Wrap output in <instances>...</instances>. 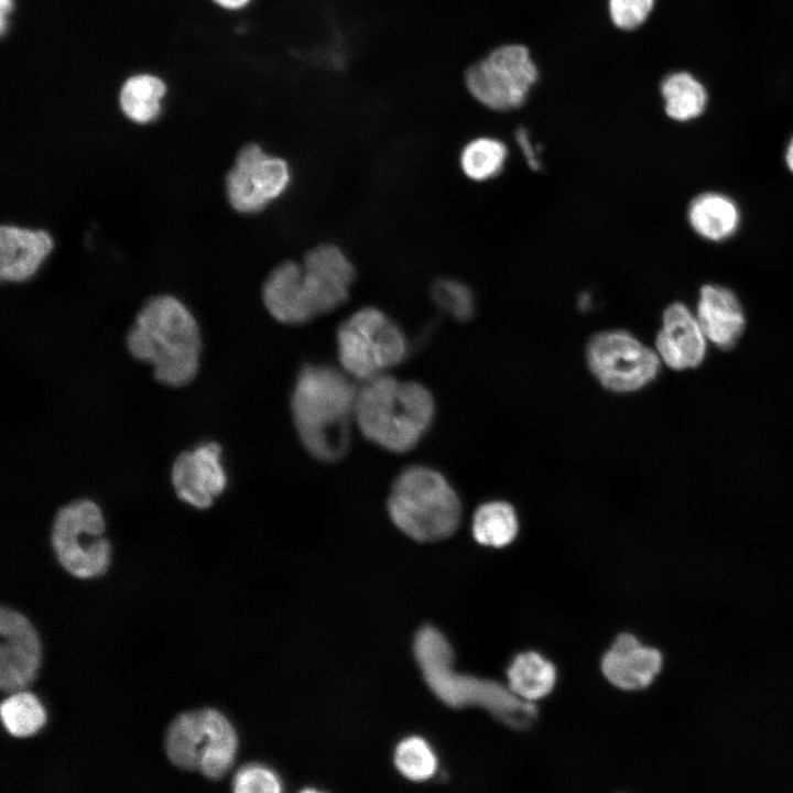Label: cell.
<instances>
[{"instance_id": "obj_1", "label": "cell", "mask_w": 793, "mask_h": 793, "mask_svg": "<svg viewBox=\"0 0 793 793\" xmlns=\"http://www.w3.org/2000/svg\"><path fill=\"white\" fill-rule=\"evenodd\" d=\"M129 354L151 365L154 379L171 388L189 384L199 369L203 340L192 311L172 294L150 297L126 335Z\"/></svg>"}, {"instance_id": "obj_2", "label": "cell", "mask_w": 793, "mask_h": 793, "mask_svg": "<svg viewBox=\"0 0 793 793\" xmlns=\"http://www.w3.org/2000/svg\"><path fill=\"white\" fill-rule=\"evenodd\" d=\"M358 389L351 377L333 367L306 365L296 378L291 411L305 449L316 459H340L350 444Z\"/></svg>"}, {"instance_id": "obj_3", "label": "cell", "mask_w": 793, "mask_h": 793, "mask_svg": "<svg viewBox=\"0 0 793 793\" xmlns=\"http://www.w3.org/2000/svg\"><path fill=\"white\" fill-rule=\"evenodd\" d=\"M434 414L433 395L423 384L383 373L358 389L354 422L371 443L405 453L422 439Z\"/></svg>"}, {"instance_id": "obj_4", "label": "cell", "mask_w": 793, "mask_h": 793, "mask_svg": "<svg viewBox=\"0 0 793 793\" xmlns=\"http://www.w3.org/2000/svg\"><path fill=\"white\" fill-rule=\"evenodd\" d=\"M414 654L431 691L454 708L478 706L512 728H525L536 717L530 702L490 680L460 674L453 669V650L434 627H423L414 640Z\"/></svg>"}, {"instance_id": "obj_5", "label": "cell", "mask_w": 793, "mask_h": 793, "mask_svg": "<svg viewBox=\"0 0 793 793\" xmlns=\"http://www.w3.org/2000/svg\"><path fill=\"white\" fill-rule=\"evenodd\" d=\"M388 513L404 534L419 542L450 536L461 517L459 498L437 470L411 466L395 478L388 498Z\"/></svg>"}, {"instance_id": "obj_6", "label": "cell", "mask_w": 793, "mask_h": 793, "mask_svg": "<svg viewBox=\"0 0 793 793\" xmlns=\"http://www.w3.org/2000/svg\"><path fill=\"white\" fill-rule=\"evenodd\" d=\"M541 77L529 45L506 42L469 63L463 84L469 97L484 108L507 113L522 108Z\"/></svg>"}, {"instance_id": "obj_7", "label": "cell", "mask_w": 793, "mask_h": 793, "mask_svg": "<svg viewBox=\"0 0 793 793\" xmlns=\"http://www.w3.org/2000/svg\"><path fill=\"white\" fill-rule=\"evenodd\" d=\"M237 748L235 728L214 708L178 715L171 723L165 737V752L174 765L198 771L211 780H218L228 772Z\"/></svg>"}, {"instance_id": "obj_8", "label": "cell", "mask_w": 793, "mask_h": 793, "mask_svg": "<svg viewBox=\"0 0 793 793\" xmlns=\"http://www.w3.org/2000/svg\"><path fill=\"white\" fill-rule=\"evenodd\" d=\"M337 351L345 372L367 381L401 363L409 351L402 329L382 311H356L337 329Z\"/></svg>"}, {"instance_id": "obj_9", "label": "cell", "mask_w": 793, "mask_h": 793, "mask_svg": "<svg viewBox=\"0 0 793 793\" xmlns=\"http://www.w3.org/2000/svg\"><path fill=\"white\" fill-rule=\"evenodd\" d=\"M105 530L102 510L90 499H76L58 509L50 539L62 567L78 578L102 575L111 556Z\"/></svg>"}, {"instance_id": "obj_10", "label": "cell", "mask_w": 793, "mask_h": 793, "mask_svg": "<svg viewBox=\"0 0 793 793\" xmlns=\"http://www.w3.org/2000/svg\"><path fill=\"white\" fill-rule=\"evenodd\" d=\"M585 357L600 384L618 393L647 387L658 377L662 365L654 348L621 328L593 334L586 344Z\"/></svg>"}, {"instance_id": "obj_11", "label": "cell", "mask_w": 793, "mask_h": 793, "mask_svg": "<svg viewBox=\"0 0 793 793\" xmlns=\"http://www.w3.org/2000/svg\"><path fill=\"white\" fill-rule=\"evenodd\" d=\"M290 181V167L283 159L267 153L257 143H248L239 150L226 176V196L236 211L254 214L279 198Z\"/></svg>"}, {"instance_id": "obj_12", "label": "cell", "mask_w": 793, "mask_h": 793, "mask_svg": "<svg viewBox=\"0 0 793 793\" xmlns=\"http://www.w3.org/2000/svg\"><path fill=\"white\" fill-rule=\"evenodd\" d=\"M221 452L217 442L208 441L175 457L171 466V484L181 501L205 510L224 492L228 478Z\"/></svg>"}, {"instance_id": "obj_13", "label": "cell", "mask_w": 793, "mask_h": 793, "mask_svg": "<svg viewBox=\"0 0 793 793\" xmlns=\"http://www.w3.org/2000/svg\"><path fill=\"white\" fill-rule=\"evenodd\" d=\"M0 637V688L7 694L25 689L41 663L39 636L23 615L2 607Z\"/></svg>"}, {"instance_id": "obj_14", "label": "cell", "mask_w": 793, "mask_h": 793, "mask_svg": "<svg viewBox=\"0 0 793 793\" xmlns=\"http://www.w3.org/2000/svg\"><path fill=\"white\" fill-rule=\"evenodd\" d=\"M708 345L695 311L686 303L674 301L664 307L653 347L662 363L676 371L695 369L704 362Z\"/></svg>"}, {"instance_id": "obj_15", "label": "cell", "mask_w": 793, "mask_h": 793, "mask_svg": "<svg viewBox=\"0 0 793 793\" xmlns=\"http://www.w3.org/2000/svg\"><path fill=\"white\" fill-rule=\"evenodd\" d=\"M305 285L315 313H327L341 305L349 293L355 269L336 246L312 249L302 263Z\"/></svg>"}, {"instance_id": "obj_16", "label": "cell", "mask_w": 793, "mask_h": 793, "mask_svg": "<svg viewBox=\"0 0 793 793\" xmlns=\"http://www.w3.org/2000/svg\"><path fill=\"white\" fill-rule=\"evenodd\" d=\"M695 314L709 344L720 350H730L742 336L747 318L738 295L717 283L700 286Z\"/></svg>"}, {"instance_id": "obj_17", "label": "cell", "mask_w": 793, "mask_h": 793, "mask_svg": "<svg viewBox=\"0 0 793 793\" xmlns=\"http://www.w3.org/2000/svg\"><path fill=\"white\" fill-rule=\"evenodd\" d=\"M54 247L44 229L2 225L0 228V278L19 283L31 279Z\"/></svg>"}, {"instance_id": "obj_18", "label": "cell", "mask_w": 793, "mask_h": 793, "mask_svg": "<svg viewBox=\"0 0 793 793\" xmlns=\"http://www.w3.org/2000/svg\"><path fill=\"white\" fill-rule=\"evenodd\" d=\"M262 296L271 316L283 324H303L317 315L305 285L303 267L296 262L278 265L267 278Z\"/></svg>"}, {"instance_id": "obj_19", "label": "cell", "mask_w": 793, "mask_h": 793, "mask_svg": "<svg viewBox=\"0 0 793 793\" xmlns=\"http://www.w3.org/2000/svg\"><path fill=\"white\" fill-rule=\"evenodd\" d=\"M662 666V656L643 647L636 637L620 634L605 654L601 669L606 678L622 689H639L651 684Z\"/></svg>"}, {"instance_id": "obj_20", "label": "cell", "mask_w": 793, "mask_h": 793, "mask_svg": "<svg viewBox=\"0 0 793 793\" xmlns=\"http://www.w3.org/2000/svg\"><path fill=\"white\" fill-rule=\"evenodd\" d=\"M686 219L689 228L705 241L720 243L740 229L742 215L738 203L728 194L706 191L688 203Z\"/></svg>"}, {"instance_id": "obj_21", "label": "cell", "mask_w": 793, "mask_h": 793, "mask_svg": "<svg viewBox=\"0 0 793 793\" xmlns=\"http://www.w3.org/2000/svg\"><path fill=\"white\" fill-rule=\"evenodd\" d=\"M510 156L508 144L491 134H480L468 140L459 152V167L475 183H487L499 177Z\"/></svg>"}, {"instance_id": "obj_22", "label": "cell", "mask_w": 793, "mask_h": 793, "mask_svg": "<svg viewBox=\"0 0 793 793\" xmlns=\"http://www.w3.org/2000/svg\"><path fill=\"white\" fill-rule=\"evenodd\" d=\"M664 112L673 121L687 122L699 117L706 107L704 86L687 72H675L661 83Z\"/></svg>"}, {"instance_id": "obj_23", "label": "cell", "mask_w": 793, "mask_h": 793, "mask_svg": "<svg viewBox=\"0 0 793 793\" xmlns=\"http://www.w3.org/2000/svg\"><path fill=\"white\" fill-rule=\"evenodd\" d=\"M509 689L525 702L546 696L555 683L553 664L535 652L519 654L508 670Z\"/></svg>"}, {"instance_id": "obj_24", "label": "cell", "mask_w": 793, "mask_h": 793, "mask_svg": "<svg viewBox=\"0 0 793 793\" xmlns=\"http://www.w3.org/2000/svg\"><path fill=\"white\" fill-rule=\"evenodd\" d=\"M166 86L162 79L150 74L134 75L123 84L119 102L122 112L135 123H149L161 111Z\"/></svg>"}, {"instance_id": "obj_25", "label": "cell", "mask_w": 793, "mask_h": 793, "mask_svg": "<svg viewBox=\"0 0 793 793\" xmlns=\"http://www.w3.org/2000/svg\"><path fill=\"white\" fill-rule=\"evenodd\" d=\"M519 531L518 515L506 501H489L477 508L471 521L474 539L481 545L503 547Z\"/></svg>"}, {"instance_id": "obj_26", "label": "cell", "mask_w": 793, "mask_h": 793, "mask_svg": "<svg viewBox=\"0 0 793 793\" xmlns=\"http://www.w3.org/2000/svg\"><path fill=\"white\" fill-rule=\"evenodd\" d=\"M1 720L14 737H30L45 724L46 714L39 698L25 689L10 693L0 705Z\"/></svg>"}, {"instance_id": "obj_27", "label": "cell", "mask_w": 793, "mask_h": 793, "mask_svg": "<svg viewBox=\"0 0 793 793\" xmlns=\"http://www.w3.org/2000/svg\"><path fill=\"white\" fill-rule=\"evenodd\" d=\"M394 762L401 774L412 781L427 780L437 769L433 749L417 736L408 737L397 746Z\"/></svg>"}, {"instance_id": "obj_28", "label": "cell", "mask_w": 793, "mask_h": 793, "mask_svg": "<svg viewBox=\"0 0 793 793\" xmlns=\"http://www.w3.org/2000/svg\"><path fill=\"white\" fill-rule=\"evenodd\" d=\"M432 298L441 309L458 321H467L475 315L476 297L461 281L439 279L432 286Z\"/></svg>"}, {"instance_id": "obj_29", "label": "cell", "mask_w": 793, "mask_h": 793, "mask_svg": "<svg viewBox=\"0 0 793 793\" xmlns=\"http://www.w3.org/2000/svg\"><path fill=\"white\" fill-rule=\"evenodd\" d=\"M655 0H606L609 23L621 33H630L645 24Z\"/></svg>"}, {"instance_id": "obj_30", "label": "cell", "mask_w": 793, "mask_h": 793, "mask_svg": "<svg viewBox=\"0 0 793 793\" xmlns=\"http://www.w3.org/2000/svg\"><path fill=\"white\" fill-rule=\"evenodd\" d=\"M236 793H279L282 782L278 774L261 764H248L239 769L232 782Z\"/></svg>"}, {"instance_id": "obj_31", "label": "cell", "mask_w": 793, "mask_h": 793, "mask_svg": "<svg viewBox=\"0 0 793 793\" xmlns=\"http://www.w3.org/2000/svg\"><path fill=\"white\" fill-rule=\"evenodd\" d=\"M514 143L526 166L539 172L543 166V160L539 144L534 142L531 132L523 126H519L513 133Z\"/></svg>"}, {"instance_id": "obj_32", "label": "cell", "mask_w": 793, "mask_h": 793, "mask_svg": "<svg viewBox=\"0 0 793 793\" xmlns=\"http://www.w3.org/2000/svg\"><path fill=\"white\" fill-rule=\"evenodd\" d=\"M252 0H214L219 7L226 10H240L251 3Z\"/></svg>"}, {"instance_id": "obj_33", "label": "cell", "mask_w": 793, "mask_h": 793, "mask_svg": "<svg viewBox=\"0 0 793 793\" xmlns=\"http://www.w3.org/2000/svg\"><path fill=\"white\" fill-rule=\"evenodd\" d=\"M594 296L589 292H582L579 296L577 297V307L582 312L589 311L594 307Z\"/></svg>"}, {"instance_id": "obj_34", "label": "cell", "mask_w": 793, "mask_h": 793, "mask_svg": "<svg viewBox=\"0 0 793 793\" xmlns=\"http://www.w3.org/2000/svg\"><path fill=\"white\" fill-rule=\"evenodd\" d=\"M1 3V32L4 33V30L7 28L6 20L8 18V13L12 9V0H0Z\"/></svg>"}, {"instance_id": "obj_35", "label": "cell", "mask_w": 793, "mask_h": 793, "mask_svg": "<svg viewBox=\"0 0 793 793\" xmlns=\"http://www.w3.org/2000/svg\"><path fill=\"white\" fill-rule=\"evenodd\" d=\"M784 163L789 172L793 175V137L790 139L785 152Z\"/></svg>"}]
</instances>
